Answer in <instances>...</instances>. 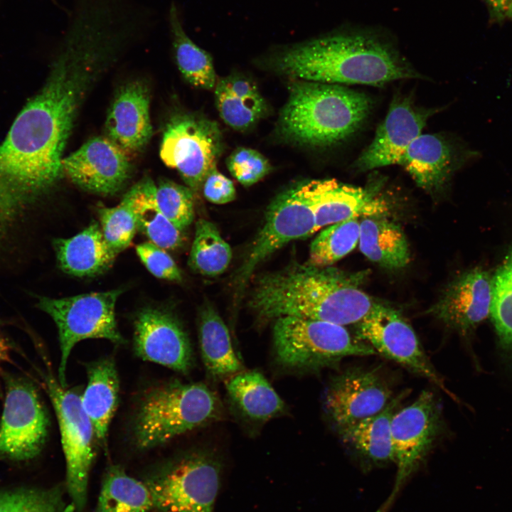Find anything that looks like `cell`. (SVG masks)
Segmentation results:
<instances>
[{
    "mask_svg": "<svg viewBox=\"0 0 512 512\" xmlns=\"http://www.w3.org/2000/svg\"><path fill=\"white\" fill-rule=\"evenodd\" d=\"M227 167L232 176L244 186H250L267 175L272 166L257 151L245 147L235 149L228 158Z\"/></svg>",
    "mask_w": 512,
    "mask_h": 512,
    "instance_id": "39",
    "label": "cell"
},
{
    "mask_svg": "<svg viewBox=\"0 0 512 512\" xmlns=\"http://www.w3.org/2000/svg\"><path fill=\"white\" fill-rule=\"evenodd\" d=\"M492 277L476 267L452 280L430 313L463 336H469L490 314Z\"/></svg>",
    "mask_w": 512,
    "mask_h": 512,
    "instance_id": "19",
    "label": "cell"
},
{
    "mask_svg": "<svg viewBox=\"0 0 512 512\" xmlns=\"http://www.w3.org/2000/svg\"><path fill=\"white\" fill-rule=\"evenodd\" d=\"M222 149V133L215 122L178 113L166 124L159 154L164 164L176 169L186 186L196 192L216 167Z\"/></svg>",
    "mask_w": 512,
    "mask_h": 512,
    "instance_id": "10",
    "label": "cell"
},
{
    "mask_svg": "<svg viewBox=\"0 0 512 512\" xmlns=\"http://www.w3.org/2000/svg\"><path fill=\"white\" fill-rule=\"evenodd\" d=\"M150 491L144 483L111 466L105 474L95 512H149Z\"/></svg>",
    "mask_w": 512,
    "mask_h": 512,
    "instance_id": "32",
    "label": "cell"
},
{
    "mask_svg": "<svg viewBox=\"0 0 512 512\" xmlns=\"http://www.w3.org/2000/svg\"><path fill=\"white\" fill-rule=\"evenodd\" d=\"M432 110L416 108L410 97H395L371 143L353 164L358 171L399 164L410 144L422 134Z\"/></svg>",
    "mask_w": 512,
    "mask_h": 512,
    "instance_id": "18",
    "label": "cell"
},
{
    "mask_svg": "<svg viewBox=\"0 0 512 512\" xmlns=\"http://www.w3.org/2000/svg\"><path fill=\"white\" fill-rule=\"evenodd\" d=\"M223 464L210 449H197L166 462L145 479L158 512H213Z\"/></svg>",
    "mask_w": 512,
    "mask_h": 512,
    "instance_id": "7",
    "label": "cell"
},
{
    "mask_svg": "<svg viewBox=\"0 0 512 512\" xmlns=\"http://www.w3.org/2000/svg\"><path fill=\"white\" fill-rule=\"evenodd\" d=\"M156 183L145 178L134 185L128 191L135 215L137 227L149 241L165 250L180 247L183 236L178 230L162 213L155 197Z\"/></svg>",
    "mask_w": 512,
    "mask_h": 512,
    "instance_id": "31",
    "label": "cell"
},
{
    "mask_svg": "<svg viewBox=\"0 0 512 512\" xmlns=\"http://www.w3.org/2000/svg\"><path fill=\"white\" fill-rule=\"evenodd\" d=\"M358 338L376 353L424 377L448 393L444 381L428 359L411 326L387 305L373 302L358 323Z\"/></svg>",
    "mask_w": 512,
    "mask_h": 512,
    "instance_id": "14",
    "label": "cell"
},
{
    "mask_svg": "<svg viewBox=\"0 0 512 512\" xmlns=\"http://www.w3.org/2000/svg\"><path fill=\"white\" fill-rule=\"evenodd\" d=\"M391 396L390 386L375 369L351 368L330 383L325 408L338 430L380 412Z\"/></svg>",
    "mask_w": 512,
    "mask_h": 512,
    "instance_id": "15",
    "label": "cell"
},
{
    "mask_svg": "<svg viewBox=\"0 0 512 512\" xmlns=\"http://www.w3.org/2000/svg\"><path fill=\"white\" fill-rule=\"evenodd\" d=\"M157 205L165 216L181 231L192 223L193 191L188 186L162 180L156 184Z\"/></svg>",
    "mask_w": 512,
    "mask_h": 512,
    "instance_id": "38",
    "label": "cell"
},
{
    "mask_svg": "<svg viewBox=\"0 0 512 512\" xmlns=\"http://www.w3.org/2000/svg\"><path fill=\"white\" fill-rule=\"evenodd\" d=\"M316 232L314 208L301 184L279 194L268 207L265 223L236 272L240 295L257 266L288 242Z\"/></svg>",
    "mask_w": 512,
    "mask_h": 512,
    "instance_id": "13",
    "label": "cell"
},
{
    "mask_svg": "<svg viewBox=\"0 0 512 512\" xmlns=\"http://www.w3.org/2000/svg\"><path fill=\"white\" fill-rule=\"evenodd\" d=\"M506 20H510L512 21V0L507 13Z\"/></svg>",
    "mask_w": 512,
    "mask_h": 512,
    "instance_id": "44",
    "label": "cell"
},
{
    "mask_svg": "<svg viewBox=\"0 0 512 512\" xmlns=\"http://www.w3.org/2000/svg\"><path fill=\"white\" fill-rule=\"evenodd\" d=\"M231 258V248L216 226L207 220H198L188 258L191 269L205 276L215 277L227 269Z\"/></svg>",
    "mask_w": 512,
    "mask_h": 512,
    "instance_id": "34",
    "label": "cell"
},
{
    "mask_svg": "<svg viewBox=\"0 0 512 512\" xmlns=\"http://www.w3.org/2000/svg\"><path fill=\"white\" fill-rule=\"evenodd\" d=\"M86 369L87 384L81 394L82 405L92 424L96 441L106 446L110 425L118 405L117 370L111 357L91 362Z\"/></svg>",
    "mask_w": 512,
    "mask_h": 512,
    "instance_id": "24",
    "label": "cell"
},
{
    "mask_svg": "<svg viewBox=\"0 0 512 512\" xmlns=\"http://www.w3.org/2000/svg\"><path fill=\"white\" fill-rule=\"evenodd\" d=\"M167 21L174 58L184 79L198 88L215 87L217 80L213 58L187 34L174 2L169 8Z\"/></svg>",
    "mask_w": 512,
    "mask_h": 512,
    "instance_id": "30",
    "label": "cell"
},
{
    "mask_svg": "<svg viewBox=\"0 0 512 512\" xmlns=\"http://www.w3.org/2000/svg\"><path fill=\"white\" fill-rule=\"evenodd\" d=\"M0 420V459L28 462L43 450L49 419L36 388L23 378L4 374Z\"/></svg>",
    "mask_w": 512,
    "mask_h": 512,
    "instance_id": "11",
    "label": "cell"
},
{
    "mask_svg": "<svg viewBox=\"0 0 512 512\" xmlns=\"http://www.w3.org/2000/svg\"><path fill=\"white\" fill-rule=\"evenodd\" d=\"M205 198L215 204H225L235 198L233 182L214 168L205 178L203 186Z\"/></svg>",
    "mask_w": 512,
    "mask_h": 512,
    "instance_id": "41",
    "label": "cell"
},
{
    "mask_svg": "<svg viewBox=\"0 0 512 512\" xmlns=\"http://www.w3.org/2000/svg\"><path fill=\"white\" fill-rule=\"evenodd\" d=\"M370 107V98L362 92L337 84L295 79L289 86L278 131L300 145L330 146L353 134Z\"/></svg>",
    "mask_w": 512,
    "mask_h": 512,
    "instance_id": "4",
    "label": "cell"
},
{
    "mask_svg": "<svg viewBox=\"0 0 512 512\" xmlns=\"http://www.w3.org/2000/svg\"><path fill=\"white\" fill-rule=\"evenodd\" d=\"M490 314L501 360L512 370V245L492 277Z\"/></svg>",
    "mask_w": 512,
    "mask_h": 512,
    "instance_id": "33",
    "label": "cell"
},
{
    "mask_svg": "<svg viewBox=\"0 0 512 512\" xmlns=\"http://www.w3.org/2000/svg\"><path fill=\"white\" fill-rule=\"evenodd\" d=\"M53 245L60 269L76 277L102 273L116 257L106 244L100 225L95 221L72 238L55 239Z\"/></svg>",
    "mask_w": 512,
    "mask_h": 512,
    "instance_id": "25",
    "label": "cell"
},
{
    "mask_svg": "<svg viewBox=\"0 0 512 512\" xmlns=\"http://www.w3.org/2000/svg\"><path fill=\"white\" fill-rule=\"evenodd\" d=\"M136 251L145 267L155 277L174 282L182 280L179 268L165 249L149 241L138 245Z\"/></svg>",
    "mask_w": 512,
    "mask_h": 512,
    "instance_id": "40",
    "label": "cell"
},
{
    "mask_svg": "<svg viewBox=\"0 0 512 512\" xmlns=\"http://www.w3.org/2000/svg\"><path fill=\"white\" fill-rule=\"evenodd\" d=\"M402 398L392 399L380 412L338 430L364 469L394 462L391 421Z\"/></svg>",
    "mask_w": 512,
    "mask_h": 512,
    "instance_id": "23",
    "label": "cell"
},
{
    "mask_svg": "<svg viewBox=\"0 0 512 512\" xmlns=\"http://www.w3.org/2000/svg\"><path fill=\"white\" fill-rule=\"evenodd\" d=\"M198 338L203 365L210 378L223 380L242 371V365L234 351L228 329L210 304L201 311Z\"/></svg>",
    "mask_w": 512,
    "mask_h": 512,
    "instance_id": "28",
    "label": "cell"
},
{
    "mask_svg": "<svg viewBox=\"0 0 512 512\" xmlns=\"http://www.w3.org/2000/svg\"><path fill=\"white\" fill-rule=\"evenodd\" d=\"M480 154L442 137L421 134L408 146L399 165L426 191L442 188L452 174Z\"/></svg>",
    "mask_w": 512,
    "mask_h": 512,
    "instance_id": "20",
    "label": "cell"
},
{
    "mask_svg": "<svg viewBox=\"0 0 512 512\" xmlns=\"http://www.w3.org/2000/svg\"><path fill=\"white\" fill-rule=\"evenodd\" d=\"M63 175L85 191L98 194L118 191L131 172L129 155L107 137L92 138L63 159Z\"/></svg>",
    "mask_w": 512,
    "mask_h": 512,
    "instance_id": "17",
    "label": "cell"
},
{
    "mask_svg": "<svg viewBox=\"0 0 512 512\" xmlns=\"http://www.w3.org/2000/svg\"><path fill=\"white\" fill-rule=\"evenodd\" d=\"M97 78L89 63L59 54L44 85L0 144V243L23 212L63 175V151Z\"/></svg>",
    "mask_w": 512,
    "mask_h": 512,
    "instance_id": "1",
    "label": "cell"
},
{
    "mask_svg": "<svg viewBox=\"0 0 512 512\" xmlns=\"http://www.w3.org/2000/svg\"><path fill=\"white\" fill-rule=\"evenodd\" d=\"M273 346L281 366L306 372L335 366L345 357L376 353L370 346L352 337L343 326L295 316L275 319Z\"/></svg>",
    "mask_w": 512,
    "mask_h": 512,
    "instance_id": "6",
    "label": "cell"
},
{
    "mask_svg": "<svg viewBox=\"0 0 512 512\" xmlns=\"http://www.w3.org/2000/svg\"><path fill=\"white\" fill-rule=\"evenodd\" d=\"M147 86L133 81L117 92L106 122L107 138L128 155L141 151L152 135Z\"/></svg>",
    "mask_w": 512,
    "mask_h": 512,
    "instance_id": "21",
    "label": "cell"
},
{
    "mask_svg": "<svg viewBox=\"0 0 512 512\" xmlns=\"http://www.w3.org/2000/svg\"><path fill=\"white\" fill-rule=\"evenodd\" d=\"M279 73L327 84L383 85L420 78L399 52L380 35L344 30L287 47L271 57Z\"/></svg>",
    "mask_w": 512,
    "mask_h": 512,
    "instance_id": "3",
    "label": "cell"
},
{
    "mask_svg": "<svg viewBox=\"0 0 512 512\" xmlns=\"http://www.w3.org/2000/svg\"><path fill=\"white\" fill-rule=\"evenodd\" d=\"M215 99L221 119L236 130L249 129L266 114L267 104L257 86L237 75L217 81Z\"/></svg>",
    "mask_w": 512,
    "mask_h": 512,
    "instance_id": "27",
    "label": "cell"
},
{
    "mask_svg": "<svg viewBox=\"0 0 512 512\" xmlns=\"http://www.w3.org/2000/svg\"><path fill=\"white\" fill-rule=\"evenodd\" d=\"M134 350L143 360L156 363L181 373L194 364L189 338L178 320L156 308H144L134 323Z\"/></svg>",
    "mask_w": 512,
    "mask_h": 512,
    "instance_id": "16",
    "label": "cell"
},
{
    "mask_svg": "<svg viewBox=\"0 0 512 512\" xmlns=\"http://www.w3.org/2000/svg\"><path fill=\"white\" fill-rule=\"evenodd\" d=\"M41 376L59 424L66 466L65 489L73 508L82 512L95 456L94 428L77 390L63 386L50 371L41 373Z\"/></svg>",
    "mask_w": 512,
    "mask_h": 512,
    "instance_id": "9",
    "label": "cell"
},
{
    "mask_svg": "<svg viewBox=\"0 0 512 512\" xmlns=\"http://www.w3.org/2000/svg\"><path fill=\"white\" fill-rule=\"evenodd\" d=\"M13 346L3 334L0 324V372L4 364L11 362Z\"/></svg>",
    "mask_w": 512,
    "mask_h": 512,
    "instance_id": "43",
    "label": "cell"
},
{
    "mask_svg": "<svg viewBox=\"0 0 512 512\" xmlns=\"http://www.w3.org/2000/svg\"><path fill=\"white\" fill-rule=\"evenodd\" d=\"M0 512H70L60 486L0 489Z\"/></svg>",
    "mask_w": 512,
    "mask_h": 512,
    "instance_id": "36",
    "label": "cell"
},
{
    "mask_svg": "<svg viewBox=\"0 0 512 512\" xmlns=\"http://www.w3.org/2000/svg\"><path fill=\"white\" fill-rule=\"evenodd\" d=\"M491 21L502 23L506 20L511 0H484Z\"/></svg>",
    "mask_w": 512,
    "mask_h": 512,
    "instance_id": "42",
    "label": "cell"
},
{
    "mask_svg": "<svg viewBox=\"0 0 512 512\" xmlns=\"http://www.w3.org/2000/svg\"><path fill=\"white\" fill-rule=\"evenodd\" d=\"M314 208L316 229L360 215H378L383 201L370 188L346 185L335 179L313 180L301 184Z\"/></svg>",
    "mask_w": 512,
    "mask_h": 512,
    "instance_id": "22",
    "label": "cell"
},
{
    "mask_svg": "<svg viewBox=\"0 0 512 512\" xmlns=\"http://www.w3.org/2000/svg\"><path fill=\"white\" fill-rule=\"evenodd\" d=\"M359 235L358 218L330 225L311 242L308 262L320 267L330 266L356 247Z\"/></svg>",
    "mask_w": 512,
    "mask_h": 512,
    "instance_id": "35",
    "label": "cell"
},
{
    "mask_svg": "<svg viewBox=\"0 0 512 512\" xmlns=\"http://www.w3.org/2000/svg\"><path fill=\"white\" fill-rule=\"evenodd\" d=\"M222 415L220 399L205 384L167 382L141 398L132 422L133 441L139 449L156 447Z\"/></svg>",
    "mask_w": 512,
    "mask_h": 512,
    "instance_id": "5",
    "label": "cell"
},
{
    "mask_svg": "<svg viewBox=\"0 0 512 512\" xmlns=\"http://www.w3.org/2000/svg\"><path fill=\"white\" fill-rule=\"evenodd\" d=\"M367 274L294 263L259 278L249 304L264 319L295 316L341 326L358 324L374 302L361 288Z\"/></svg>",
    "mask_w": 512,
    "mask_h": 512,
    "instance_id": "2",
    "label": "cell"
},
{
    "mask_svg": "<svg viewBox=\"0 0 512 512\" xmlns=\"http://www.w3.org/2000/svg\"><path fill=\"white\" fill-rule=\"evenodd\" d=\"M98 215L104 240L117 256L130 245L137 229L127 192L117 206L112 208L100 207Z\"/></svg>",
    "mask_w": 512,
    "mask_h": 512,
    "instance_id": "37",
    "label": "cell"
},
{
    "mask_svg": "<svg viewBox=\"0 0 512 512\" xmlns=\"http://www.w3.org/2000/svg\"><path fill=\"white\" fill-rule=\"evenodd\" d=\"M442 410L432 392L423 390L391 421L397 473L392 492L376 512H385L409 478L419 469L443 431Z\"/></svg>",
    "mask_w": 512,
    "mask_h": 512,
    "instance_id": "12",
    "label": "cell"
},
{
    "mask_svg": "<svg viewBox=\"0 0 512 512\" xmlns=\"http://www.w3.org/2000/svg\"><path fill=\"white\" fill-rule=\"evenodd\" d=\"M225 388L233 407L247 420L263 422L285 409L284 401L258 371H241L228 378Z\"/></svg>",
    "mask_w": 512,
    "mask_h": 512,
    "instance_id": "26",
    "label": "cell"
},
{
    "mask_svg": "<svg viewBox=\"0 0 512 512\" xmlns=\"http://www.w3.org/2000/svg\"><path fill=\"white\" fill-rule=\"evenodd\" d=\"M122 289L90 292L54 299L38 297L37 306L54 321L58 332L60 360L58 380L66 386L65 370L71 350L86 338H105L122 344L115 318V304Z\"/></svg>",
    "mask_w": 512,
    "mask_h": 512,
    "instance_id": "8",
    "label": "cell"
},
{
    "mask_svg": "<svg viewBox=\"0 0 512 512\" xmlns=\"http://www.w3.org/2000/svg\"><path fill=\"white\" fill-rule=\"evenodd\" d=\"M359 248L370 261L388 269L405 267L410 250L398 225L378 215L364 216L360 222Z\"/></svg>",
    "mask_w": 512,
    "mask_h": 512,
    "instance_id": "29",
    "label": "cell"
}]
</instances>
